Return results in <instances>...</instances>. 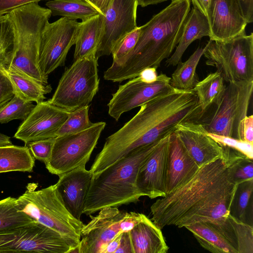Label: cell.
I'll return each instance as SVG.
<instances>
[{
    "label": "cell",
    "mask_w": 253,
    "mask_h": 253,
    "mask_svg": "<svg viewBox=\"0 0 253 253\" xmlns=\"http://www.w3.org/2000/svg\"><path fill=\"white\" fill-rule=\"evenodd\" d=\"M253 90V81L226 83L217 102L196 122L209 133L243 140V123Z\"/></svg>",
    "instance_id": "8992f818"
},
{
    "label": "cell",
    "mask_w": 253,
    "mask_h": 253,
    "mask_svg": "<svg viewBox=\"0 0 253 253\" xmlns=\"http://www.w3.org/2000/svg\"><path fill=\"white\" fill-rule=\"evenodd\" d=\"M8 14L15 28L16 44L11 62L6 67L47 84L48 79L39 67V55L41 34L51 15L50 10L32 3Z\"/></svg>",
    "instance_id": "5b68a950"
},
{
    "label": "cell",
    "mask_w": 253,
    "mask_h": 253,
    "mask_svg": "<svg viewBox=\"0 0 253 253\" xmlns=\"http://www.w3.org/2000/svg\"><path fill=\"white\" fill-rule=\"evenodd\" d=\"M35 159L27 146H0V173L9 171L32 172Z\"/></svg>",
    "instance_id": "4316f807"
},
{
    "label": "cell",
    "mask_w": 253,
    "mask_h": 253,
    "mask_svg": "<svg viewBox=\"0 0 253 253\" xmlns=\"http://www.w3.org/2000/svg\"><path fill=\"white\" fill-rule=\"evenodd\" d=\"M123 233V232H122ZM122 233L117 235L107 246L104 253H115L119 247Z\"/></svg>",
    "instance_id": "f907efd6"
},
{
    "label": "cell",
    "mask_w": 253,
    "mask_h": 253,
    "mask_svg": "<svg viewBox=\"0 0 253 253\" xmlns=\"http://www.w3.org/2000/svg\"><path fill=\"white\" fill-rule=\"evenodd\" d=\"M243 15L247 23L253 21V0H238Z\"/></svg>",
    "instance_id": "f6af8a7d"
},
{
    "label": "cell",
    "mask_w": 253,
    "mask_h": 253,
    "mask_svg": "<svg viewBox=\"0 0 253 253\" xmlns=\"http://www.w3.org/2000/svg\"><path fill=\"white\" fill-rule=\"evenodd\" d=\"M115 253H133L129 231L123 232Z\"/></svg>",
    "instance_id": "bcb514c9"
},
{
    "label": "cell",
    "mask_w": 253,
    "mask_h": 253,
    "mask_svg": "<svg viewBox=\"0 0 253 253\" xmlns=\"http://www.w3.org/2000/svg\"><path fill=\"white\" fill-rule=\"evenodd\" d=\"M207 18L212 41H225L244 33L248 24L238 0H210Z\"/></svg>",
    "instance_id": "ac0fdd59"
},
{
    "label": "cell",
    "mask_w": 253,
    "mask_h": 253,
    "mask_svg": "<svg viewBox=\"0 0 253 253\" xmlns=\"http://www.w3.org/2000/svg\"><path fill=\"white\" fill-rule=\"evenodd\" d=\"M171 133L161 139L157 147L139 169L136 184L142 196H147L153 199L164 197L166 194L169 137Z\"/></svg>",
    "instance_id": "e0dca14e"
},
{
    "label": "cell",
    "mask_w": 253,
    "mask_h": 253,
    "mask_svg": "<svg viewBox=\"0 0 253 253\" xmlns=\"http://www.w3.org/2000/svg\"><path fill=\"white\" fill-rule=\"evenodd\" d=\"M210 0H191L194 7L199 10L207 17Z\"/></svg>",
    "instance_id": "681fc988"
},
{
    "label": "cell",
    "mask_w": 253,
    "mask_h": 253,
    "mask_svg": "<svg viewBox=\"0 0 253 253\" xmlns=\"http://www.w3.org/2000/svg\"><path fill=\"white\" fill-rule=\"evenodd\" d=\"M162 139L131 151L92 175L83 213L89 215L104 208L138 202L142 196L136 184L139 169Z\"/></svg>",
    "instance_id": "277c9868"
},
{
    "label": "cell",
    "mask_w": 253,
    "mask_h": 253,
    "mask_svg": "<svg viewBox=\"0 0 253 253\" xmlns=\"http://www.w3.org/2000/svg\"><path fill=\"white\" fill-rule=\"evenodd\" d=\"M253 192V180L238 184L230 213L239 220L246 222V215Z\"/></svg>",
    "instance_id": "e575fe53"
},
{
    "label": "cell",
    "mask_w": 253,
    "mask_h": 253,
    "mask_svg": "<svg viewBox=\"0 0 253 253\" xmlns=\"http://www.w3.org/2000/svg\"><path fill=\"white\" fill-rule=\"evenodd\" d=\"M2 67H0V108L9 101L15 95L13 85Z\"/></svg>",
    "instance_id": "ab89813d"
},
{
    "label": "cell",
    "mask_w": 253,
    "mask_h": 253,
    "mask_svg": "<svg viewBox=\"0 0 253 253\" xmlns=\"http://www.w3.org/2000/svg\"><path fill=\"white\" fill-rule=\"evenodd\" d=\"M229 220L234 232L238 253H253V226L239 220L231 213L229 215Z\"/></svg>",
    "instance_id": "d590c367"
},
{
    "label": "cell",
    "mask_w": 253,
    "mask_h": 253,
    "mask_svg": "<svg viewBox=\"0 0 253 253\" xmlns=\"http://www.w3.org/2000/svg\"><path fill=\"white\" fill-rule=\"evenodd\" d=\"M162 229L144 215L129 231L133 253H166L168 246Z\"/></svg>",
    "instance_id": "603a6c76"
},
{
    "label": "cell",
    "mask_w": 253,
    "mask_h": 253,
    "mask_svg": "<svg viewBox=\"0 0 253 253\" xmlns=\"http://www.w3.org/2000/svg\"><path fill=\"white\" fill-rule=\"evenodd\" d=\"M170 77L160 74L153 83L142 81L139 77L119 86L109 103L108 114L116 121L121 116L135 108L169 90L172 87L170 84Z\"/></svg>",
    "instance_id": "5bb4252c"
},
{
    "label": "cell",
    "mask_w": 253,
    "mask_h": 253,
    "mask_svg": "<svg viewBox=\"0 0 253 253\" xmlns=\"http://www.w3.org/2000/svg\"><path fill=\"white\" fill-rule=\"evenodd\" d=\"M157 69L154 67H148L144 69L138 75V77L143 82L153 83L158 78Z\"/></svg>",
    "instance_id": "c3c4849f"
},
{
    "label": "cell",
    "mask_w": 253,
    "mask_h": 253,
    "mask_svg": "<svg viewBox=\"0 0 253 253\" xmlns=\"http://www.w3.org/2000/svg\"><path fill=\"white\" fill-rule=\"evenodd\" d=\"M92 174L85 166L80 167L59 176L56 184L63 203L70 214L81 220Z\"/></svg>",
    "instance_id": "ffe728a7"
},
{
    "label": "cell",
    "mask_w": 253,
    "mask_h": 253,
    "mask_svg": "<svg viewBox=\"0 0 253 253\" xmlns=\"http://www.w3.org/2000/svg\"><path fill=\"white\" fill-rule=\"evenodd\" d=\"M32 101L26 100L15 94L13 97L0 108V123L14 120H24L35 107Z\"/></svg>",
    "instance_id": "d6a6232c"
},
{
    "label": "cell",
    "mask_w": 253,
    "mask_h": 253,
    "mask_svg": "<svg viewBox=\"0 0 253 253\" xmlns=\"http://www.w3.org/2000/svg\"><path fill=\"white\" fill-rule=\"evenodd\" d=\"M168 0H137L138 5L145 7L149 5L156 4Z\"/></svg>",
    "instance_id": "816d5d0a"
},
{
    "label": "cell",
    "mask_w": 253,
    "mask_h": 253,
    "mask_svg": "<svg viewBox=\"0 0 253 253\" xmlns=\"http://www.w3.org/2000/svg\"><path fill=\"white\" fill-rule=\"evenodd\" d=\"M106 124L104 122L93 123L82 131L55 137L51 156L45 164L48 171L59 176L85 166Z\"/></svg>",
    "instance_id": "8fae6325"
},
{
    "label": "cell",
    "mask_w": 253,
    "mask_h": 253,
    "mask_svg": "<svg viewBox=\"0 0 253 253\" xmlns=\"http://www.w3.org/2000/svg\"><path fill=\"white\" fill-rule=\"evenodd\" d=\"M95 8L100 14L104 15L113 0H84Z\"/></svg>",
    "instance_id": "7dc6e473"
},
{
    "label": "cell",
    "mask_w": 253,
    "mask_h": 253,
    "mask_svg": "<svg viewBox=\"0 0 253 253\" xmlns=\"http://www.w3.org/2000/svg\"><path fill=\"white\" fill-rule=\"evenodd\" d=\"M2 69L10 79L15 94L26 100L38 103L43 101L46 98L45 95L52 90L50 84H43L6 67H2Z\"/></svg>",
    "instance_id": "d4e9b609"
},
{
    "label": "cell",
    "mask_w": 253,
    "mask_h": 253,
    "mask_svg": "<svg viewBox=\"0 0 253 253\" xmlns=\"http://www.w3.org/2000/svg\"><path fill=\"white\" fill-rule=\"evenodd\" d=\"M222 147L220 157L200 167L189 180L151 205V220L161 229L206 222L237 251L229 215L238 186L235 173L249 159L233 149Z\"/></svg>",
    "instance_id": "6da1fadb"
},
{
    "label": "cell",
    "mask_w": 253,
    "mask_h": 253,
    "mask_svg": "<svg viewBox=\"0 0 253 253\" xmlns=\"http://www.w3.org/2000/svg\"><path fill=\"white\" fill-rule=\"evenodd\" d=\"M208 134L221 146L233 149L248 159L253 160V143L231 137L209 133Z\"/></svg>",
    "instance_id": "74e56055"
},
{
    "label": "cell",
    "mask_w": 253,
    "mask_h": 253,
    "mask_svg": "<svg viewBox=\"0 0 253 253\" xmlns=\"http://www.w3.org/2000/svg\"><path fill=\"white\" fill-rule=\"evenodd\" d=\"M34 221L30 216L18 210L17 198L8 197L0 200V231Z\"/></svg>",
    "instance_id": "4dcf8cb0"
},
{
    "label": "cell",
    "mask_w": 253,
    "mask_h": 253,
    "mask_svg": "<svg viewBox=\"0 0 253 253\" xmlns=\"http://www.w3.org/2000/svg\"><path fill=\"white\" fill-rule=\"evenodd\" d=\"M101 14L80 22L75 42L74 61L91 55H96L102 27Z\"/></svg>",
    "instance_id": "cb8c5ba5"
},
{
    "label": "cell",
    "mask_w": 253,
    "mask_h": 253,
    "mask_svg": "<svg viewBox=\"0 0 253 253\" xmlns=\"http://www.w3.org/2000/svg\"><path fill=\"white\" fill-rule=\"evenodd\" d=\"M174 132L199 167L220 157L223 147L209 134L204 126L194 121L181 122Z\"/></svg>",
    "instance_id": "d6986e66"
},
{
    "label": "cell",
    "mask_w": 253,
    "mask_h": 253,
    "mask_svg": "<svg viewBox=\"0 0 253 253\" xmlns=\"http://www.w3.org/2000/svg\"><path fill=\"white\" fill-rule=\"evenodd\" d=\"M190 10V0H171L140 27L134 48L120 64H112L104 72V79L121 83L137 77L145 68L159 67L176 47Z\"/></svg>",
    "instance_id": "3957f363"
},
{
    "label": "cell",
    "mask_w": 253,
    "mask_h": 253,
    "mask_svg": "<svg viewBox=\"0 0 253 253\" xmlns=\"http://www.w3.org/2000/svg\"><path fill=\"white\" fill-rule=\"evenodd\" d=\"M89 105L70 112V114L59 128L55 137L76 133L90 127L93 123L89 118Z\"/></svg>",
    "instance_id": "836d02e7"
},
{
    "label": "cell",
    "mask_w": 253,
    "mask_h": 253,
    "mask_svg": "<svg viewBox=\"0 0 253 253\" xmlns=\"http://www.w3.org/2000/svg\"><path fill=\"white\" fill-rule=\"evenodd\" d=\"M203 55L225 83L253 81V33L245 32L225 41L210 40Z\"/></svg>",
    "instance_id": "ba28073f"
},
{
    "label": "cell",
    "mask_w": 253,
    "mask_h": 253,
    "mask_svg": "<svg viewBox=\"0 0 253 253\" xmlns=\"http://www.w3.org/2000/svg\"><path fill=\"white\" fill-rule=\"evenodd\" d=\"M137 0H113L104 15L96 57L109 55L128 34L137 27Z\"/></svg>",
    "instance_id": "4fadbf2b"
},
{
    "label": "cell",
    "mask_w": 253,
    "mask_h": 253,
    "mask_svg": "<svg viewBox=\"0 0 253 253\" xmlns=\"http://www.w3.org/2000/svg\"><path fill=\"white\" fill-rule=\"evenodd\" d=\"M243 140L253 143V116H247L244 120Z\"/></svg>",
    "instance_id": "ee69618b"
},
{
    "label": "cell",
    "mask_w": 253,
    "mask_h": 253,
    "mask_svg": "<svg viewBox=\"0 0 253 253\" xmlns=\"http://www.w3.org/2000/svg\"><path fill=\"white\" fill-rule=\"evenodd\" d=\"M45 5L52 15H60L75 20L80 19L84 21L100 14L93 6L82 0H49Z\"/></svg>",
    "instance_id": "f546056e"
},
{
    "label": "cell",
    "mask_w": 253,
    "mask_h": 253,
    "mask_svg": "<svg viewBox=\"0 0 253 253\" xmlns=\"http://www.w3.org/2000/svg\"><path fill=\"white\" fill-rule=\"evenodd\" d=\"M199 168L176 133L172 132L169 137L166 194L189 180Z\"/></svg>",
    "instance_id": "44dd1931"
},
{
    "label": "cell",
    "mask_w": 253,
    "mask_h": 253,
    "mask_svg": "<svg viewBox=\"0 0 253 253\" xmlns=\"http://www.w3.org/2000/svg\"><path fill=\"white\" fill-rule=\"evenodd\" d=\"M43 0H0V16L9 13L12 10L32 3Z\"/></svg>",
    "instance_id": "b9f144b4"
},
{
    "label": "cell",
    "mask_w": 253,
    "mask_h": 253,
    "mask_svg": "<svg viewBox=\"0 0 253 253\" xmlns=\"http://www.w3.org/2000/svg\"><path fill=\"white\" fill-rule=\"evenodd\" d=\"M211 30L207 17L193 7L186 19L179 42L173 53L166 61V67L175 66L189 45L204 37H210Z\"/></svg>",
    "instance_id": "7402d4cb"
},
{
    "label": "cell",
    "mask_w": 253,
    "mask_h": 253,
    "mask_svg": "<svg viewBox=\"0 0 253 253\" xmlns=\"http://www.w3.org/2000/svg\"><path fill=\"white\" fill-rule=\"evenodd\" d=\"M205 249L214 253H238L232 245L220 233L206 222L185 226Z\"/></svg>",
    "instance_id": "484cf974"
},
{
    "label": "cell",
    "mask_w": 253,
    "mask_h": 253,
    "mask_svg": "<svg viewBox=\"0 0 253 253\" xmlns=\"http://www.w3.org/2000/svg\"><path fill=\"white\" fill-rule=\"evenodd\" d=\"M205 47H198L184 61H180L170 77L171 87L181 90H193L199 81L196 68L203 55Z\"/></svg>",
    "instance_id": "f1b7e54d"
},
{
    "label": "cell",
    "mask_w": 253,
    "mask_h": 253,
    "mask_svg": "<svg viewBox=\"0 0 253 253\" xmlns=\"http://www.w3.org/2000/svg\"><path fill=\"white\" fill-rule=\"evenodd\" d=\"M126 212L117 207H108L95 216L89 214L90 220L81 231L78 253H104L109 242L123 232L120 223Z\"/></svg>",
    "instance_id": "9a60e30c"
},
{
    "label": "cell",
    "mask_w": 253,
    "mask_h": 253,
    "mask_svg": "<svg viewBox=\"0 0 253 253\" xmlns=\"http://www.w3.org/2000/svg\"><path fill=\"white\" fill-rule=\"evenodd\" d=\"M79 243L35 221L0 231V253H71Z\"/></svg>",
    "instance_id": "30bf717a"
},
{
    "label": "cell",
    "mask_w": 253,
    "mask_h": 253,
    "mask_svg": "<svg viewBox=\"0 0 253 253\" xmlns=\"http://www.w3.org/2000/svg\"><path fill=\"white\" fill-rule=\"evenodd\" d=\"M54 138H50L34 141L25 145L28 147L35 159L45 164L51 156Z\"/></svg>",
    "instance_id": "f35d334b"
},
{
    "label": "cell",
    "mask_w": 253,
    "mask_h": 253,
    "mask_svg": "<svg viewBox=\"0 0 253 253\" xmlns=\"http://www.w3.org/2000/svg\"><path fill=\"white\" fill-rule=\"evenodd\" d=\"M97 61L95 55L74 61L63 73L49 102L69 112L89 105L99 88Z\"/></svg>",
    "instance_id": "9c48e42d"
},
{
    "label": "cell",
    "mask_w": 253,
    "mask_h": 253,
    "mask_svg": "<svg viewBox=\"0 0 253 253\" xmlns=\"http://www.w3.org/2000/svg\"><path fill=\"white\" fill-rule=\"evenodd\" d=\"M140 107L130 120L106 139L90 168L93 175L131 151L173 132L178 124L196 121L200 115L198 98L194 91L173 87Z\"/></svg>",
    "instance_id": "7a4b0ae2"
},
{
    "label": "cell",
    "mask_w": 253,
    "mask_h": 253,
    "mask_svg": "<svg viewBox=\"0 0 253 253\" xmlns=\"http://www.w3.org/2000/svg\"><path fill=\"white\" fill-rule=\"evenodd\" d=\"M80 26V22L64 17L46 23L41 34L39 55V67L46 78L57 68L65 65Z\"/></svg>",
    "instance_id": "7c38bea8"
},
{
    "label": "cell",
    "mask_w": 253,
    "mask_h": 253,
    "mask_svg": "<svg viewBox=\"0 0 253 253\" xmlns=\"http://www.w3.org/2000/svg\"><path fill=\"white\" fill-rule=\"evenodd\" d=\"M12 144L10 137L0 132V146Z\"/></svg>",
    "instance_id": "f5cc1de1"
},
{
    "label": "cell",
    "mask_w": 253,
    "mask_h": 253,
    "mask_svg": "<svg viewBox=\"0 0 253 253\" xmlns=\"http://www.w3.org/2000/svg\"><path fill=\"white\" fill-rule=\"evenodd\" d=\"M35 187L27 186L17 198L18 210L61 235L80 242L84 224L65 208L56 184L38 190Z\"/></svg>",
    "instance_id": "52a82bcc"
},
{
    "label": "cell",
    "mask_w": 253,
    "mask_h": 253,
    "mask_svg": "<svg viewBox=\"0 0 253 253\" xmlns=\"http://www.w3.org/2000/svg\"><path fill=\"white\" fill-rule=\"evenodd\" d=\"M235 177L238 184L253 180V160L247 159L236 170Z\"/></svg>",
    "instance_id": "60d3db41"
},
{
    "label": "cell",
    "mask_w": 253,
    "mask_h": 253,
    "mask_svg": "<svg viewBox=\"0 0 253 253\" xmlns=\"http://www.w3.org/2000/svg\"><path fill=\"white\" fill-rule=\"evenodd\" d=\"M140 33V27H137L125 36L114 47L111 53L113 57L112 64L118 65L123 61L134 48L138 39Z\"/></svg>",
    "instance_id": "8d00e7d4"
},
{
    "label": "cell",
    "mask_w": 253,
    "mask_h": 253,
    "mask_svg": "<svg viewBox=\"0 0 253 253\" xmlns=\"http://www.w3.org/2000/svg\"><path fill=\"white\" fill-rule=\"evenodd\" d=\"M70 113L48 100L37 103L19 126L14 137L23 141L25 145L34 141L55 138L56 132Z\"/></svg>",
    "instance_id": "2e32d148"
},
{
    "label": "cell",
    "mask_w": 253,
    "mask_h": 253,
    "mask_svg": "<svg viewBox=\"0 0 253 253\" xmlns=\"http://www.w3.org/2000/svg\"><path fill=\"white\" fill-rule=\"evenodd\" d=\"M225 85L222 76L217 71L210 74L203 80L198 82L193 89L197 96L200 107V115L198 120L217 102Z\"/></svg>",
    "instance_id": "83f0119b"
},
{
    "label": "cell",
    "mask_w": 253,
    "mask_h": 253,
    "mask_svg": "<svg viewBox=\"0 0 253 253\" xmlns=\"http://www.w3.org/2000/svg\"><path fill=\"white\" fill-rule=\"evenodd\" d=\"M145 214L135 212H126L120 223L123 232L129 231L140 222Z\"/></svg>",
    "instance_id": "7bdbcfd3"
},
{
    "label": "cell",
    "mask_w": 253,
    "mask_h": 253,
    "mask_svg": "<svg viewBox=\"0 0 253 253\" xmlns=\"http://www.w3.org/2000/svg\"><path fill=\"white\" fill-rule=\"evenodd\" d=\"M16 44V32L8 13L0 16V67L9 66Z\"/></svg>",
    "instance_id": "1f68e13d"
}]
</instances>
